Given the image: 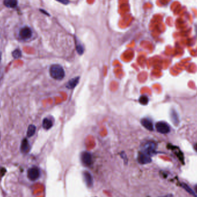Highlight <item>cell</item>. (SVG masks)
<instances>
[{"mask_svg": "<svg viewBox=\"0 0 197 197\" xmlns=\"http://www.w3.org/2000/svg\"><path fill=\"white\" fill-rule=\"evenodd\" d=\"M28 179L31 181H35L38 179L40 176L39 170L37 167H32L28 169L27 172Z\"/></svg>", "mask_w": 197, "mask_h": 197, "instance_id": "cell-3", "label": "cell"}, {"mask_svg": "<svg viewBox=\"0 0 197 197\" xmlns=\"http://www.w3.org/2000/svg\"><path fill=\"white\" fill-rule=\"evenodd\" d=\"M171 117H172V120L174 124H178L179 122L178 121V115L176 114V113L175 111H172L171 113Z\"/></svg>", "mask_w": 197, "mask_h": 197, "instance_id": "cell-16", "label": "cell"}, {"mask_svg": "<svg viewBox=\"0 0 197 197\" xmlns=\"http://www.w3.org/2000/svg\"><path fill=\"white\" fill-rule=\"evenodd\" d=\"M4 4L8 8H14L17 5V0H4Z\"/></svg>", "mask_w": 197, "mask_h": 197, "instance_id": "cell-11", "label": "cell"}, {"mask_svg": "<svg viewBox=\"0 0 197 197\" xmlns=\"http://www.w3.org/2000/svg\"><path fill=\"white\" fill-rule=\"evenodd\" d=\"M36 131V127L35 126L33 125H29L28 128V130H27V135L28 137H31L32 136H34V134H35Z\"/></svg>", "mask_w": 197, "mask_h": 197, "instance_id": "cell-15", "label": "cell"}, {"mask_svg": "<svg viewBox=\"0 0 197 197\" xmlns=\"http://www.w3.org/2000/svg\"><path fill=\"white\" fill-rule=\"evenodd\" d=\"M12 56L16 59L20 58L21 56V51L19 49H16L12 52Z\"/></svg>", "mask_w": 197, "mask_h": 197, "instance_id": "cell-18", "label": "cell"}, {"mask_svg": "<svg viewBox=\"0 0 197 197\" xmlns=\"http://www.w3.org/2000/svg\"><path fill=\"white\" fill-rule=\"evenodd\" d=\"M139 101L140 102L141 104L146 105V104H148V103L149 101V99H148V98L146 96L143 95V96H141V97L140 98Z\"/></svg>", "mask_w": 197, "mask_h": 197, "instance_id": "cell-17", "label": "cell"}, {"mask_svg": "<svg viewBox=\"0 0 197 197\" xmlns=\"http://www.w3.org/2000/svg\"><path fill=\"white\" fill-rule=\"evenodd\" d=\"M138 161L141 164H146L152 161L151 156L145 152H140L138 156Z\"/></svg>", "mask_w": 197, "mask_h": 197, "instance_id": "cell-6", "label": "cell"}, {"mask_svg": "<svg viewBox=\"0 0 197 197\" xmlns=\"http://www.w3.org/2000/svg\"><path fill=\"white\" fill-rule=\"evenodd\" d=\"M6 171V169H5V168H2V169H1V175H2V176H4V175H5Z\"/></svg>", "mask_w": 197, "mask_h": 197, "instance_id": "cell-21", "label": "cell"}, {"mask_svg": "<svg viewBox=\"0 0 197 197\" xmlns=\"http://www.w3.org/2000/svg\"><path fill=\"white\" fill-rule=\"evenodd\" d=\"M56 1L60 3H62L64 5H68L69 3V0H56Z\"/></svg>", "mask_w": 197, "mask_h": 197, "instance_id": "cell-20", "label": "cell"}, {"mask_svg": "<svg viewBox=\"0 0 197 197\" xmlns=\"http://www.w3.org/2000/svg\"><path fill=\"white\" fill-rule=\"evenodd\" d=\"M157 131L161 134H167L170 131L169 125L164 122H158L156 124Z\"/></svg>", "mask_w": 197, "mask_h": 197, "instance_id": "cell-2", "label": "cell"}, {"mask_svg": "<svg viewBox=\"0 0 197 197\" xmlns=\"http://www.w3.org/2000/svg\"><path fill=\"white\" fill-rule=\"evenodd\" d=\"M20 149H21V152L23 153H26L29 151V142L27 138H24L23 140L21 142Z\"/></svg>", "mask_w": 197, "mask_h": 197, "instance_id": "cell-10", "label": "cell"}, {"mask_svg": "<svg viewBox=\"0 0 197 197\" xmlns=\"http://www.w3.org/2000/svg\"><path fill=\"white\" fill-rule=\"evenodd\" d=\"M141 124L145 128H146L147 130L149 131H153L154 129L153 123L149 119L147 118L142 119L141 120Z\"/></svg>", "mask_w": 197, "mask_h": 197, "instance_id": "cell-9", "label": "cell"}, {"mask_svg": "<svg viewBox=\"0 0 197 197\" xmlns=\"http://www.w3.org/2000/svg\"><path fill=\"white\" fill-rule=\"evenodd\" d=\"M81 160L85 166H90L92 163V158L91 153L87 152H83L81 156Z\"/></svg>", "mask_w": 197, "mask_h": 197, "instance_id": "cell-5", "label": "cell"}, {"mask_svg": "<svg viewBox=\"0 0 197 197\" xmlns=\"http://www.w3.org/2000/svg\"><path fill=\"white\" fill-rule=\"evenodd\" d=\"M196 146H197V145H196Z\"/></svg>", "mask_w": 197, "mask_h": 197, "instance_id": "cell-25", "label": "cell"}, {"mask_svg": "<svg viewBox=\"0 0 197 197\" xmlns=\"http://www.w3.org/2000/svg\"><path fill=\"white\" fill-rule=\"evenodd\" d=\"M76 50H77V51L78 52V53L80 54H82L84 52V48L82 46V45L80 44H77Z\"/></svg>", "mask_w": 197, "mask_h": 197, "instance_id": "cell-19", "label": "cell"}, {"mask_svg": "<svg viewBox=\"0 0 197 197\" xmlns=\"http://www.w3.org/2000/svg\"><path fill=\"white\" fill-rule=\"evenodd\" d=\"M40 11H41V12H42V13H43L44 14H46V15H49V14H48V13H47V12H46V11H44V10H42V9H41Z\"/></svg>", "mask_w": 197, "mask_h": 197, "instance_id": "cell-23", "label": "cell"}, {"mask_svg": "<svg viewBox=\"0 0 197 197\" xmlns=\"http://www.w3.org/2000/svg\"><path fill=\"white\" fill-rule=\"evenodd\" d=\"M173 197V195L172 194H167V195H166V196H161V197Z\"/></svg>", "mask_w": 197, "mask_h": 197, "instance_id": "cell-22", "label": "cell"}, {"mask_svg": "<svg viewBox=\"0 0 197 197\" xmlns=\"http://www.w3.org/2000/svg\"><path fill=\"white\" fill-rule=\"evenodd\" d=\"M83 176L84 178L85 182L86 184L87 185V186L89 187H92L93 186L94 181H93V178L91 174L89 172L85 171L83 173Z\"/></svg>", "mask_w": 197, "mask_h": 197, "instance_id": "cell-8", "label": "cell"}, {"mask_svg": "<svg viewBox=\"0 0 197 197\" xmlns=\"http://www.w3.org/2000/svg\"><path fill=\"white\" fill-rule=\"evenodd\" d=\"M156 143L154 142H152V141L148 142L144 145L143 152H145V153L151 156V155L154 153L155 149H156Z\"/></svg>", "mask_w": 197, "mask_h": 197, "instance_id": "cell-4", "label": "cell"}, {"mask_svg": "<svg viewBox=\"0 0 197 197\" xmlns=\"http://www.w3.org/2000/svg\"><path fill=\"white\" fill-rule=\"evenodd\" d=\"M195 190H196V193L197 194V184L195 186Z\"/></svg>", "mask_w": 197, "mask_h": 197, "instance_id": "cell-24", "label": "cell"}, {"mask_svg": "<svg viewBox=\"0 0 197 197\" xmlns=\"http://www.w3.org/2000/svg\"><path fill=\"white\" fill-rule=\"evenodd\" d=\"M182 187H183V188H184V189L188 193H189L190 195H191V196H194V197H197V194L196 193V192H194V191L191 189V188L189 186H188L187 184H186V183H182Z\"/></svg>", "mask_w": 197, "mask_h": 197, "instance_id": "cell-14", "label": "cell"}, {"mask_svg": "<svg viewBox=\"0 0 197 197\" xmlns=\"http://www.w3.org/2000/svg\"><path fill=\"white\" fill-rule=\"evenodd\" d=\"M42 125L44 129L49 130L53 126V122L50 119L48 118H44L43 121Z\"/></svg>", "mask_w": 197, "mask_h": 197, "instance_id": "cell-13", "label": "cell"}, {"mask_svg": "<svg viewBox=\"0 0 197 197\" xmlns=\"http://www.w3.org/2000/svg\"><path fill=\"white\" fill-rule=\"evenodd\" d=\"M32 32L31 28L28 27H25L22 28L20 31V36L22 39H28L32 36Z\"/></svg>", "mask_w": 197, "mask_h": 197, "instance_id": "cell-7", "label": "cell"}, {"mask_svg": "<svg viewBox=\"0 0 197 197\" xmlns=\"http://www.w3.org/2000/svg\"><path fill=\"white\" fill-rule=\"evenodd\" d=\"M50 74L54 79L60 80L64 79L65 71L61 65H53L50 68Z\"/></svg>", "mask_w": 197, "mask_h": 197, "instance_id": "cell-1", "label": "cell"}, {"mask_svg": "<svg viewBox=\"0 0 197 197\" xmlns=\"http://www.w3.org/2000/svg\"><path fill=\"white\" fill-rule=\"evenodd\" d=\"M79 79L80 78L79 77H75L74 79H71L67 84V88H68L69 89L74 88L78 84V83L79 82Z\"/></svg>", "mask_w": 197, "mask_h": 197, "instance_id": "cell-12", "label": "cell"}]
</instances>
